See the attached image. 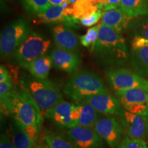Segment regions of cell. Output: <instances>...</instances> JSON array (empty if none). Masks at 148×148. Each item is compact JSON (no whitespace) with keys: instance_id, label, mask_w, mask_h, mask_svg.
I'll use <instances>...</instances> for the list:
<instances>
[{"instance_id":"8d00e7d4","label":"cell","mask_w":148,"mask_h":148,"mask_svg":"<svg viewBox=\"0 0 148 148\" xmlns=\"http://www.w3.org/2000/svg\"><path fill=\"white\" fill-rule=\"evenodd\" d=\"M36 148H41V147H40V146H36Z\"/></svg>"},{"instance_id":"cb8c5ba5","label":"cell","mask_w":148,"mask_h":148,"mask_svg":"<svg viewBox=\"0 0 148 148\" xmlns=\"http://www.w3.org/2000/svg\"><path fill=\"white\" fill-rule=\"evenodd\" d=\"M20 1L27 12L37 15L51 5L49 0H20Z\"/></svg>"},{"instance_id":"4316f807","label":"cell","mask_w":148,"mask_h":148,"mask_svg":"<svg viewBox=\"0 0 148 148\" xmlns=\"http://www.w3.org/2000/svg\"><path fill=\"white\" fill-rule=\"evenodd\" d=\"M103 14V12L101 10V9H99L95 13L79 19V23L83 26L90 27L97 23L99 21V19L102 18Z\"/></svg>"},{"instance_id":"44dd1931","label":"cell","mask_w":148,"mask_h":148,"mask_svg":"<svg viewBox=\"0 0 148 148\" xmlns=\"http://www.w3.org/2000/svg\"><path fill=\"white\" fill-rule=\"evenodd\" d=\"M79 109L78 125L93 127L99 118V113L91 105L84 100L75 101Z\"/></svg>"},{"instance_id":"9a60e30c","label":"cell","mask_w":148,"mask_h":148,"mask_svg":"<svg viewBox=\"0 0 148 148\" xmlns=\"http://www.w3.org/2000/svg\"><path fill=\"white\" fill-rule=\"evenodd\" d=\"M50 56L53 66L56 69L68 73H75L81 62L80 56L76 51L66 50L58 47L53 49Z\"/></svg>"},{"instance_id":"ffe728a7","label":"cell","mask_w":148,"mask_h":148,"mask_svg":"<svg viewBox=\"0 0 148 148\" xmlns=\"http://www.w3.org/2000/svg\"><path fill=\"white\" fill-rule=\"evenodd\" d=\"M9 135L14 148H36V143L14 121L10 127Z\"/></svg>"},{"instance_id":"7c38bea8","label":"cell","mask_w":148,"mask_h":148,"mask_svg":"<svg viewBox=\"0 0 148 148\" xmlns=\"http://www.w3.org/2000/svg\"><path fill=\"white\" fill-rule=\"evenodd\" d=\"M121 123L127 137L143 140L148 134V116L133 114L126 110H122Z\"/></svg>"},{"instance_id":"d590c367","label":"cell","mask_w":148,"mask_h":148,"mask_svg":"<svg viewBox=\"0 0 148 148\" xmlns=\"http://www.w3.org/2000/svg\"><path fill=\"white\" fill-rule=\"evenodd\" d=\"M40 147H41V148H51V147H49V146L46 143L42 144V145L41 146H40Z\"/></svg>"},{"instance_id":"9c48e42d","label":"cell","mask_w":148,"mask_h":148,"mask_svg":"<svg viewBox=\"0 0 148 148\" xmlns=\"http://www.w3.org/2000/svg\"><path fill=\"white\" fill-rule=\"evenodd\" d=\"M69 2L61 5H51L43 12L38 14L39 23H62L68 27H76L79 20L73 15L72 5Z\"/></svg>"},{"instance_id":"5bb4252c","label":"cell","mask_w":148,"mask_h":148,"mask_svg":"<svg viewBox=\"0 0 148 148\" xmlns=\"http://www.w3.org/2000/svg\"><path fill=\"white\" fill-rule=\"evenodd\" d=\"M82 100L91 105L98 112L106 115H119L123 110L119 99L108 91L85 97Z\"/></svg>"},{"instance_id":"52a82bcc","label":"cell","mask_w":148,"mask_h":148,"mask_svg":"<svg viewBox=\"0 0 148 148\" xmlns=\"http://www.w3.org/2000/svg\"><path fill=\"white\" fill-rule=\"evenodd\" d=\"M115 95L122 106L133 114L148 116V91L140 88L116 90Z\"/></svg>"},{"instance_id":"2e32d148","label":"cell","mask_w":148,"mask_h":148,"mask_svg":"<svg viewBox=\"0 0 148 148\" xmlns=\"http://www.w3.org/2000/svg\"><path fill=\"white\" fill-rule=\"evenodd\" d=\"M53 39L56 47L66 50L77 51L80 48L79 37L64 24L56 25L52 29Z\"/></svg>"},{"instance_id":"4fadbf2b","label":"cell","mask_w":148,"mask_h":148,"mask_svg":"<svg viewBox=\"0 0 148 148\" xmlns=\"http://www.w3.org/2000/svg\"><path fill=\"white\" fill-rule=\"evenodd\" d=\"M93 129L111 147L118 145L123 130L121 123L114 116L110 115L99 117L94 125Z\"/></svg>"},{"instance_id":"1f68e13d","label":"cell","mask_w":148,"mask_h":148,"mask_svg":"<svg viewBox=\"0 0 148 148\" xmlns=\"http://www.w3.org/2000/svg\"><path fill=\"white\" fill-rule=\"evenodd\" d=\"M10 78V74L8 69L5 66L1 65L0 66V82H3Z\"/></svg>"},{"instance_id":"e0dca14e","label":"cell","mask_w":148,"mask_h":148,"mask_svg":"<svg viewBox=\"0 0 148 148\" xmlns=\"http://www.w3.org/2000/svg\"><path fill=\"white\" fill-rule=\"evenodd\" d=\"M132 54L135 67L148 75V40L145 37H134L132 41Z\"/></svg>"},{"instance_id":"4dcf8cb0","label":"cell","mask_w":148,"mask_h":148,"mask_svg":"<svg viewBox=\"0 0 148 148\" xmlns=\"http://www.w3.org/2000/svg\"><path fill=\"white\" fill-rule=\"evenodd\" d=\"M0 148H14V146L12 145L10 136L6 134H1Z\"/></svg>"},{"instance_id":"d4e9b609","label":"cell","mask_w":148,"mask_h":148,"mask_svg":"<svg viewBox=\"0 0 148 148\" xmlns=\"http://www.w3.org/2000/svg\"><path fill=\"white\" fill-rule=\"evenodd\" d=\"M45 141L51 148H75L69 138L66 139L60 135L53 133L45 134Z\"/></svg>"},{"instance_id":"277c9868","label":"cell","mask_w":148,"mask_h":148,"mask_svg":"<svg viewBox=\"0 0 148 148\" xmlns=\"http://www.w3.org/2000/svg\"><path fill=\"white\" fill-rule=\"evenodd\" d=\"M63 91L68 97L74 101H79L108 90L99 75L82 70L73 73L64 86Z\"/></svg>"},{"instance_id":"ba28073f","label":"cell","mask_w":148,"mask_h":148,"mask_svg":"<svg viewBox=\"0 0 148 148\" xmlns=\"http://www.w3.org/2000/svg\"><path fill=\"white\" fill-rule=\"evenodd\" d=\"M106 76L115 91L133 88H140L148 91L147 81L130 70L123 68L112 69L107 72Z\"/></svg>"},{"instance_id":"603a6c76","label":"cell","mask_w":148,"mask_h":148,"mask_svg":"<svg viewBox=\"0 0 148 148\" xmlns=\"http://www.w3.org/2000/svg\"><path fill=\"white\" fill-rule=\"evenodd\" d=\"M73 15L79 20L95 13L99 10V4L95 0H75L72 5Z\"/></svg>"},{"instance_id":"3957f363","label":"cell","mask_w":148,"mask_h":148,"mask_svg":"<svg viewBox=\"0 0 148 148\" xmlns=\"http://www.w3.org/2000/svg\"><path fill=\"white\" fill-rule=\"evenodd\" d=\"M19 85L28 92L38 105L42 116L53 107L63 101L62 94L58 86L49 79H41L23 75Z\"/></svg>"},{"instance_id":"74e56055","label":"cell","mask_w":148,"mask_h":148,"mask_svg":"<svg viewBox=\"0 0 148 148\" xmlns=\"http://www.w3.org/2000/svg\"><path fill=\"white\" fill-rule=\"evenodd\" d=\"M70 1H73V0H70Z\"/></svg>"},{"instance_id":"f1b7e54d","label":"cell","mask_w":148,"mask_h":148,"mask_svg":"<svg viewBox=\"0 0 148 148\" xmlns=\"http://www.w3.org/2000/svg\"><path fill=\"white\" fill-rule=\"evenodd\" d=\"M12 79H9L3 82H0V98L8 95L14 87Z\"/></svg>"},{"instance_id":"d6a6232c","label":"cell","mask_w":148,"mask_h":148,"mask_svg":"<svg viewBox=\"0 0 148 148\" xmlns=\"http://www.w3.org/2000/svg\"><path fill=\"white\" fill-rule=\"evenodd\" d=\"M141 32L143 37L148 40V18L141 23Z\"/></svg>"},{"instance_id":"30bf717a","label":"cell","mask_w":148,"mask_h":148,"mask_svg":"<svg viewBox=\"0 0 148 148\" xmlns=\"http://www.w3.org/2000/svg\"><path fill=\"white\" fill-rule=\"evenodd\" d=\"M45 117L60 127L72 128L78 125L79 109L75 102L62 101L51 108Z\"/></svg>"},{"instance_id":"5b68a950","label":"cell","mask_w":148,"mask_h":148,"mask_svg":"<svg viewBox=\"0 0 148 148\" xmlns=\"http://www.w3.org/2000/svg\"><path fill=\"white\" fill-rule=\"evenodd\" d=\"M30 33V25L25 18H18L9 24L3 29L0 37L1 57L8 58L13 56Z\"/></svg>"},{"instance_id":"8992f818","label":"cell","mask_w":148,"mask_h":148,"mask_svg":"<svg viewBox=\"0 0 148 148\" xmlns=\"http://www.w3.org/2000/svg\"><path fill=\"white\" fill-rule=\"evenodd\" d=\"M51 45V40L45 35L36 32H31L13 54L14 62L21 67L45 55Z\"/></svg>"},{"instance_id":"83f0119b","label":"cell","mask_w":148,"mask_h":148,"mask_svg":"<svg viewBox=\"0 0 148 148\" xmlns=\"http://www.w3.org/2000/svg\"><path fill=\"white\" fill-rule=\"evenodd\" d=\"M119 148H147V146L143 140L132 139L126 136L121 140Z\"/></svg>"},{"instance_id":"7402d4cb","label":"cell","mask_w":148,"mask_h":148,"mask_svg":"<svg viewBox=\"0 0 148 148\" xmlns=\"http://www.w3.org/2000/svg\"><path fill=\"white\" fill-rule=\"evenodd\" d=\"M120 8L129 17L146 15L148 14V0H122Z\"/></svg>"},{"instance_id":"f546056e","label":"cell","mask_w":148,"mask_h":148,"mask_svg":"<svg viewBox=\"0 0 148 148\" xmlns=\"http://www.w3.org/2000/svg\"><path fill=\"white\" fill-rule=\"evenodd\" d=\"M122 0H106L103 5V10L106 11L111 9L120 8Z\"/></svg>"},{"instance_id":"6da1fadb","label":"cell","mask_w":148,"mask_h":148,"mask_svg":"<svg viewBox=\"0 0 148 148\" xmlns=\"http://www.w3.org/2000/svg\"><path fill=\"white\" fill-rule=\"evenodd\" d=\"M1 113L13 116L36 143L43 116L38 105L22 86H14L8 95L1 98Z\"/></svg>"},{"instance_id":"484cf974","label":"cell","mask_w":148,"mask_h":148,"mask_svg":"<svg viewBox=\"0 0 148 148\" xmlns=\"http://www.w3.org/2000/svg\"><path fill=\"white\" fill-rule=\"evenodd\" d=\"M100 23L94 25L88 29L86 34L79 37L81 45L84 47H91V51L93 50L99 36V29Z\"/></svg>"},{"instance_id":"e575fe53","label":"cell","mask_w":148,"mask_h":148,"mask_svg":"<svg viewBox=\"0 0 148 148\" xmlns=\"http://www.w3.org/2000/svg\"><path fill=\"white\" fill-rule=\"evenodd\" d=\"M95 1L98 3V4H99V3H103V4L104 5L106 0H95Z\"/></svg>"},{"instance_id":"7a4b0ae2","label":"cell","mask_w":148,"mask_h":148,"mask_svg":"<svg viewBox=\"0 0 148 148\" xmlns=\"http://www.w3.org/2000/svg\"><path fill=\"white\" fill-rule=\"evenodd\" d=\"M92 51L101 62L106 64L121 63L127 56L125 38L115 29L101 22L97 41Z\"/></svg>"},{"instance_id":"8fae6325","label":"cell","mask_w":148,"mask_h":148,"mask_svg":"<svg viewBox=\"0 0 148 148\" xmlns=\"http://www.w3.org/2000/svg\"><path fill=\"white\" fill-rule=\"evenodd\" d=\"M66 134L75 148H102L103 140L93 127L77 125L68 130Z\"/></svg>"},{"instance_id":"ac0fdd59","label":"cell","mask_w":148,"mask_h":148,"mask_svg":"<svg viewBox=\"0 0 148 148\" xmlns=\"http://www.w3.org/2000/svg\"><path fill=\"white\" fill-rule=\"evenodd\" d=\"M132 18L129 17L121 8H117L103 11L101 23L121 34L127 27Z\"/></svg>"},{"instance_id":"836d02e7","label":"cell","mask_w":148,"mask_h":148,"mask_svg":"<svg viewBox=\"0 0 148 148\" xmlns=\"http://www.w3.org/2000/svg\"><path fill=\"white\" fill-rule=\"evenodd\" d=\"M49 3L51 5H61L66 2H69L70 0H49Z\"/></svg>"},{"instance_id":"d6986e66","label":"cell","mask_w":148,"mask_h":148,"mask_svg":"<svg viewBox=\"0 0 148 148\" xmlns=\"http://www.w3.org/2000/svg\"><path fill=\"white\" fill-rule=\"evenodd\" d=\"M53 66L52 60L50 56H42L39 58L29 62L25 66L32 76L36 78L45 79L49 76V71Z\"/></svg>"}]
</instances>
